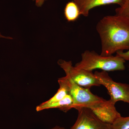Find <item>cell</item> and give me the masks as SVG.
<instances>
[{
    "instance_id": "cell-6",
    "label": "cell",
    "mask_w": 129,
    "mask_h": 129,
    "mask_svg": "<svg viewBox=\"0 0 129 129\" xmlns=\"http://www.w3.org/2000/svg\"><path fill=\"white\" fill-rule=\"evenodd\" d=\"M76 110L78 117L70 129H111V125L101 121L90 109L81 107Z\"/></svg>"
},
{
    "instance_id": "cell-12",
    "label": "cell",
    "mask_w": 129,
    "mask_h": 129,
    "mask_svg": "<svg viewBox=\"0 0 129 129\" xmlns=\"http://www.w3.org/2000/svg\"><path fill=\"white\" fill-rule=\"evenodd\" d=\"M111 129H129V117L119 118L111 125Z\"/></svg>"
},
{
    "instance_id": "cell-2",
    "label": "cell",
    "mask_w": 129,
    "mask_h": 129,
    "mask_svg": "<svg viewBox=\"0 0 129 129\" xmlns=\"http://www.w3.org/2000/svg\"><path fill=\"white\" fill-rule=\"evenodd\" d=\"M125 60L119 56H103L94 51L86 50L81 54V60L75 67L92 72L101 69L106 72L123 71L125 69Z\"/></svg>"
},
{
    "instance_id": "cell-16",
    "label": "cell",
    "mask_w": 129,
    "mask_h": 129,
    "mask_svg": "<svg viewBox=\"0 0 129 129\" xmlns=\"http://www.w3.org/2000/svg\"><path fill=\"white\" fill-rule=\"evenodd\" d=\"M0 38H2V39H6L12 40L13 38L12 37H10V36H5L3 35L2 34L1 32H0Z\"/></svg>"
},
{
    "instance_id": "cell-14",
    "label": "cell",
    "mask_w": 129,
    "mask_h": 129,
    "mask_svg": "<svg viewBox=\"0 0 129 129\" xmlns=\"http://www.w3.org/2000/svg\"><path fill=\"white\" fill-rule=\"evenodd\" d=\"M116 53V55L122 58L125 61H129V49L126 52L118 51Z\"/></svg>"
},
{
    "instance_id": "cell-4",
    "label": "cell",
    "mask_w": 129,
    "mask_h": 129,
    "mask_svg": "<svg viewBox=\"0 0 129 129\" xmlns=\"http://www.w3.org/2000/svg\"><path fill=\"white\" fill-rule=\"evenodd\" d=\"M94 74L101 85L107 89L114 103L123 101L129 104V84L114 81L106 71L96 72Z\"/></svg>"
},
{
    "instance_id": "cell-9",
    "label": "cell",
    "mask_w": 129,
    "mask_h": 129,
    "mask_svg": "<svg viewBox=\"0 0 129 129\" xmlns=\"http://www.w3.org/2000/svg\"><path fill=\"white\" fill-rule=\"evenodd\" d=\"M73 102V101L72 96L68 94L63 99L58 101L46 105L40 104L36 107V110L38 112L50 109L58 108L61 111L66 112L71 109L70 108Z\"/></svg>"
},
{
    "instance_id": "cell-7",
    "label": "cell",
    "mask_w": 129,
    "mask_h": 129,
    "mask_svg": "<svg viewBox=\"0 0 129 129\" xmlns=\"http://www.w3.org/2000/svg\"><path fill=\"white\" fill-rule=\"evenodd\" d=\"M115 103L110 99L104 100L95 105L88 108L96 117L105 123L112 124L121 117L115 107Z\"/></svg>"
},
{
    "instance_id": "cell-15",
    "label": "cell",
    "mask_w": 129,
    "mask_h": 129,
    "mask_svg": "<svg viewBox=\"0 0 129 129\" xmlns=\"http://www.w3.org/2000/svg\"><path fill=\"white\" fill-rule=\"evenodd\" d=\"M35 2L36 5L37 7H40L44 5V2L47 0H33Z\"/></svg>"
},
{
    "instance_id": "cell-11",
    "label": "cell",
    "mask_w": 129,
    "mask_h": 129,
    "mask_svg": "<svg viewBox=\"0 0 129 129\" xmlns=\"http://www.w3.org/2000/svg\"><path fill=\"white\" fill-rule=\"evenodd\" d=\"M60 87L56 93L50 99L46 101L41 103L43 105H46L60 101L68 94L66 88L61 84H59Z\"/></svg>"
},
{
    "instance_id": "cell-13",
    "label": "cell",
    "mask_w": 129,
    "mask_h": 129,
    "mask_svg": "<svg viewBox=\"0 0 129 129\" xmlns=\"http://www.w3.org/2000/svg\"><path fill=\"white\" fill-rule=\"evenodd\" d=\"M115 12L116 15L129 18V0H125L124 5L116 8Z\"/></svg>"
},
{
    "instance_id": "cell-8",
    "label": "cell",
    "mask_w": 129,
    "mask_h": 129,
    "mask_svg": "<svg viewBox=\"0 0 129 129\" xmlns=\"http://www.w3.org/2000/svg\"><path fill=\"white\" fill-rule=\"evenodd\" d=\"M125 0H73L78 7L80 15L88 17L90 11L97 7L116 4L119 7L123 6Z\"/></svg>"
},
{
    "instance_id": "cell-3",
    "label": "cell",
    "mask_w": 129,
    "mask_h": 129,
    "mask_svg": "<svg viewBox=\"0 0 129 129\" xmlns=\"http://www.w3.org/2000/svg\"><path fill=\"white\" fill-rule=\"evenodd\" d=\"M65 76L58 80V84L63 85L68 90V94L72 96L73 104L70 108L77 109L81 107L88 108L104 101L105 99L94 94L89 89L79 85L73 80L69 75L66 73Z\"/></svg>"
},
{
    "instance_id": "cell-5",
    "label": "cell",
    "mask_w": 129,
    "mask_h": 129,
    "mask_svg": "<svg viewBox=\"0 0 129 129\" xmlns=\"http://www.w3.org/2000/svg\"><path fill=\"white\" fill-rule=\"evenodd\" d=\"M57 63L65 73L68 74L73 80L81 87L90 89L92 86H101L99 81L92 72L73 66L71 61H67L60 60Z\"/></svg>"
},
{
    "instance_id": "cell-10",
    "label": "cell",
    "mask_w": 129,
    "mask_h": 129,
    "mask_svg": "<svg viewBox=\"0 0 129 129\" xmlns=\"http://www.w3.org/2000/svg\"><path fill=\"white\" fill-rule=\"evenodd\" d=\"M64 14L65 18L69 22L76 21L80 15L78 7L74 1L69 2L66 4Z\"/></svg>"
},
{
    "instance_id": "cell-1",
    "label": "cell",
    "mask_w": 129,
    "mask_h": 129,
    "mask_svg": "<svg viewBox=\"0 0 129 129\" xmlns=\"http://www.w3.org/2000/svg\"><path fill=\"white\" fill-rule=\"evenodd\" d=\"M96 29L101 39L103 56L129 49V18L115 14L103 18Z\"/></svg>"
},
{
    "instance_id": "cell-17",
    "label": "cell",
    "mask_w": 129,
    "mask_h": 129,
    "mask_svg": "<svg viewBox=\"0 0 129 129\" xmlns=\"http://www.w3.org/2000/svg\"><path fill=\"white\" fill-rule=\"evenodd\" d=\"M47 129H65V128H64V127H60V126H58V125H56V126H55V127H53V128H51Z\"/></svg>"
}]
</instances>
